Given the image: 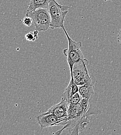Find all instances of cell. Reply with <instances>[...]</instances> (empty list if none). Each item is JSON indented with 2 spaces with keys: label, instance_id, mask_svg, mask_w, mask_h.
Instances as JSON below:
<instances>
[{
  "label": "cell",
  "instance_id": "6da1fadb",
  "mask_svg": "<svg viewBox=\"0 0 121 135\" xmlns=\"http://www.w3.org/2000/svg\"><path fill=\"white\" fill-rule=\"evenodd\" d=\"M92 114L90 111L89 99L82 98L80 103V109L78 114L72 118L69 119L63 128L55 133L57 135H61L64 130H68L70 135H79L89 123L88 117Z\"/></svg>",
  "mask_w": 121,
  "mask_h": 135
},
{
  "label": "cell",
  "instance_id": "7a4b0ae2",
  "mask_svg": "<svg viewBox=\"0 0 121 135\" xmlns=\"http://www.w3.org/2000/svg\"><path fill=\"white\" fill-rule=\"evenodd\" d=\"M69 9V6L59 4L56 0L50 1L48 10L51 17V29L62 28L64 26L65 17Z\"/></svg>",
  "mask_w": 121,
  "mask_h": 135
},
{
  "label": "cell",
  "instance_id": "3957f363",
  "mask_svg": "<svg viewBox=\"0 0 121 135\" xmlns=\"http://www.w3.org/2000/svg\"><path fill=\"white\" fill-rule=\"evenodd\" d=\"M62 29H63L68 40L69 47L67 49L63 50V53L64 55L67 57V63L69 64L71 73L75 64L80 61H86L87 59L85 58L82 52L81 51V47L82 46L81 42H76L73 41L69 36L64 26L62 27Z\"/></svg>",
  "mask_w": 121,
  "mask_h": 135
},
{
  "label": "cell",
  "instance_id": "277c9868",
  "mask_svg": "<svg viewBox=\"0 0 121 135\" xmlns=\"http://www.w3.org/2000/svg\"><path fill=\"white\" fill-rule=\"evenodd\" d=\"M26 16L32 19L35 30L39 32L45 31L50 28L51 17L48 8L38 9L33 12L27 13Z\"/></svg>",
  "mask_w": 121,
  "mask_h": 135
},
{
  "label": "cell",
  "instance_id": "5b68a950",
  "mask_svg": "<svg viewBox=\"0 0 121 135\" xmlns=\"http://www.w3.org/2000/svg\"><path fill=\"white\" fill-rule=\"evenodd\" d=\"M88 64L89 61L87 60L77 62L73 66L70 73L71 78H73L75 83L78 86L92 82L87 69V66Z\"/></svg>",
  "mask_w": 121,
  "mask_h": 135
},
{
  "label": "cell",
  "instance_id": "8992f818",
  "mask_svg": "<svg viewBox=\"0 0 121 135\" xmlns=\"http://www.w3.org/2000/svg\"><path fill=\"white\" fill-rule=\"evenodd\" d=\"M36 120L41 129L57 125H65L67 118H59L51 113L45 112L36 117Z\"/></svg>",
  "mask_w": 121,
  "mask_h": 135
},
{
  "label": "cell",
  "instance_id": "52a82bcc",
  "mask_svg": "<svg viewBox=\"0 0 121 135\" xmlns=\"http://www.w3.org/2000/svg\"><path fill=\"white\" fill-rule=\"evenodd\" d=\"M69 102L62 99L59 103L51 107L46 112L51 113L59 118H67Z\"/></svg>",
  "mask_w": 121,
  "mask_h": 135
},
{
  "label": "cell",
  "instance_id": "ba28073f",
  "mask_svg": "<svg viewBox=\"0 0 121 135\" xmlns=\"http://www.w3.org/2000/svg\"><path fill=\"white\" fill-rule=\"evenodd\" d=\"M79 91V86L76 84L73 78H71L69 84L62 95V99L69 102L72 97Z\"/></svg>",
  "mask_w": 121,
  "mask_h": 135
},
{
  "label": "cell",
  "instance_id": "9c48e42d",
  "mask_svg": "<svg viewBox=\"0 0 121 135\" xmlns=\"http://www.w3.org/2000/svg\"><path fill=\"white\" fill-rule=\"evenodd\" d=\"M50 0H30L27 13H30L40 8H48Z\"/></svg>",
  "mask_w": 121,
  "mask_h": 135
},
{
  "label": "cell",
  "instance_id": "30bf717a",
  "mask_svg": "<svg viewBox=\"0 0 121 135\" xmlns=\"http://www.w3.org/2000/svg\"><path fill=\"white\" fill-rule=\"evenodd\" d=\"M94 84L93 82L87 83L86 84L79 86L78 93L82 98L90 99L94 94Z\"/></svg>",
  "mask_w": 121,
  "mask_h": 135
},
{
  "label": "cell",
  "instance_id": "8fae6325",
  "mask_svg": "<svg viewBox=\"0 0 121 135\" xmlns=\"http://www.w3.org/2000/svg\"><path fill=\"white\" fill-rule=\"evenodd\" d=\"M39 31L35 30L33 32H30L25 35V39L28 41L34 42L38 38Z\"/></svg>",
  "mask_w": 121,
  "mask_h": 135
},
{
  "label": "cell",
  "instance_id": "7c38bea8",
  "mask_svg": "<svg viewBox=\"0 0 121 135\" xmlns=\"http://www.w3.org/2000/svg\"><path fill=\"white\" fill-rule=\"evenodd\" d=\"M22 22L23 25H24L27 27H30L33 23L32 19L30 17L26 16L23 18L22 20Z\"/></svg>",
  "mask_w": 121,
  "mask_h": 135
},
{
  "label": "cell",
  "instance_id": "4fadbf2b",
  "mask_svg": "<svg viewBox=\"0 0 121 135\" xmlns=\"http://www.w3.org/2000/svg\"><path fill=\"white\" fill-rule=\"evenodd\" d=\"M117 39H118V41L119 43H120V44L121 45V36H118Z\"/></svg>",
  "mask_w": 121,
  "mask_h": 135
},
{
  "label": "cell",
  "instance_id": "5bb4252c",
  "mask_svg": "<svg viewBox=\"0 0 121 135\" xmlns=\"http://www.w3.org/2000/svg\"><path fill=\"white\" fill-rule=\"evenodd\" d=\"M118 35L119 36H121V31H120V32L119 33V34H118Z\"/></svg>",
  "mask_w": 121,
  "mask_h": 135
},
{
  "label": "cell",
  "instance_id": "9a60e30c",
  "mask_svg": "<svg viewBox=\"0 0 121 135\" xmlns=\"http://www.w3.org/2000/svg\"><path fill=\"white\" fill-rule=\"evenodd\" d=\"M109 1V0H104V2H107V1ZM110 1H113V0H110Z\"/></svg>",
  "mask_w": 121,
  "mask_h": 135
}]
</instances>
